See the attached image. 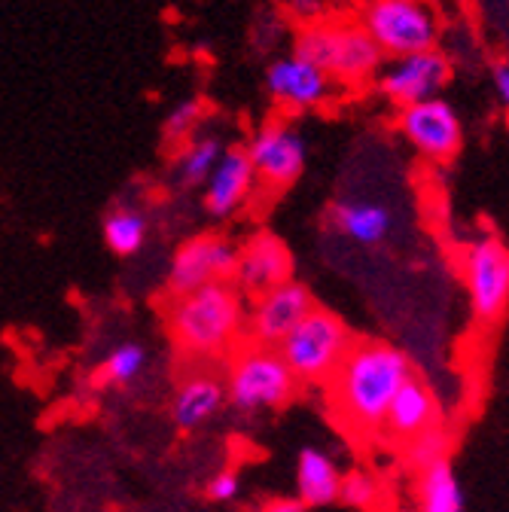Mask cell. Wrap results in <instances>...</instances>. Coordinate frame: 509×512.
I'll list each match as a JSON object with an SVG mask.
<instances>
[{
  "label": "cell",
  "instance_id": "8fae6325",
  "mask_svg": "<svg viewBox=\"0 0 509 512\" xmlns=\"http://www.w3.org/2000/svg\"><path fill=\"white\" fill-rule=\"evenodd\" d=\"M311 308H314V299L308 287L290 278L260 296H253V308L247 314V333L257 345L278 348Z\"/></svg>",
  "mask_w": 509,
  "mask_h": 512
},
{
  "label": "cell",
  "instance_id": "3957f363",
  "mask_svg": "<svg viewBox=\"0 0 509 512\" xmlns=\"http://www.w3.org/2000/svg\"><path fill=\"white\" fill-rule=\"evenodd\" d=\"M226 403H232L241 415H257L287 406L299 381L284 363L278 348L269 345H244L232 354L226 372Z\"/></svg>",
  "mask_w": 509,
  "mask_h": 512
},
{
  "label": "cell",
  "instance_id": "5bb4252c",
  "mask_svg": "<svg viewBox=\"0 0 509 512\" xmlns=\"http://www.w3.org/2000/svg\"><path fill=\"white\" fill-rule=\"evenodd\" d=\"M253 186H257V174H253V165L247 159V150L244 147H226L217 168L211 171V177L205 180V211L217 220H226L232 214H238L247 199Z\"/></svg>",
  "mask_w": 509,
  "mask_h": 512
},
{
  "label": "cell",
  "instance_id": "52a82bcc",
  "mask_svg": "<svg viewBox=\"0 0 509 512\" xmlns=\"http://www.w3.org/2000/svg\"><path fill=\"white\" fill-rule=\"evenodd\" d=\"M452 80V61L442 49H424L412 55L385 58L375 74V86L391 104L409 107L427 98H439Z\"/></svg>",
  "mask_w": 509,
  "mask_h": 512
},
{
  "label": "cell",
  "instance_id": "9a60e30c",
  "mask_svg": "<svg viewBox=\"0 0 509 512\" xmlns=\"http://www.w3.org/2000/svg\"><path fill=\"white\" fill-rule=\"evenodd\" d=\"M439 424V403H436V394L430 391V384L421 381L418 375H412L403 388L397 391L391 409H388V418H385V433L394 439V442H409L415 439L418 433L430 430Z\"/></svg>",
  "mask_w": 509,
  "mask_h": 512
},
{
  "label": "cell",
  "instance_id": "8992f818",
  "mask_svg": "<svg viewBox=\"0 0 509 512\" xmlns=\"http://www.w3.org/2000/svg\"><path fill=\"white\" fill-rule=\"evenodd\" d=\"M461 281L470 311L491 327L509 308V247L497 235H479L461 250Z\"/></svg>",
  "mask_w": 509,
  "mask_h": 512
},
{
  "label": "cell",
  "instance_id": "603a6c76",
  "mask_svg": "<svg viewBox=\"0 0 509 512\" xmlns=\"http://www.w3.org/2000/svg\"><path fill=\"white\" fill-rule=\"evenodd\" d=\"M147 363H150V354L144 345L125 342L101 360L92 381L98 384V388H129V384H135L144 375Z\"/></svg>",
  "mask_w": 509,
  "mask_h": 512
},
{
  "label": "cell",
  "instance_id": "d6986e66",
  "mask_svg": "<svg viewBox=\"0 0 509 512\" xmlns=\"http://www.w3.org/2000/svg\"><path fill=\"white\" fill-rule=\"evenodd\" d=\"M333 226L351 238L354 244H363V247H378L385 244L394 232V211L381 202H366V199H357V202H339L330 214Z\"/></svg>",
  "mask_w": 509,
  "mask_h": 512
},
{
  "label": "cell",
  "instance_id": "e0dca14e",
  "mask_svg": "<svg viewBox=\"0 0 509 512\" xmlns=\"http://www.w3.org/2000/svg\"><path fill=\"white\" fill-rule=\"evenodd\" d=\"M223 406H226V384L217 375L199 372V375H189L177 388L174 403H171V418L177 430L189 433L208 424Z\"/></svg>",
  "mask_w": 509,
  "mask_h": 512
},
{
  "label": "cell",
  "instance_id": "83f0119b",
  "mask_svg": "<svg viewBox=\"0 0 509 512\" xmlns=\"http://www.w3.org/2000/svg\"><path fill=\"white\" fill-rule=\"evenodd\" d=\"M491 83H494V95L503 104V110L509 113V61H497L491 68Z\"/></svg>",
  "mask_w": 509,
  "mask_h": 512
},
{
  "label": "cell",
  "instance_id": "ffe728a7",
  "mask_svg": "<svg viewBox=\"0 0 509 512\" xmlns=\"http://www.w3.org/2000/svg\"><path fill=\"white\" fill-rule=\"evenodd\" d=\"M415 512H464V488L452 461H439L427 470H418Z\"/></svg>",
  "mask_w": 509,
  "mask_h": 512
},
{
  "label": "cell",
  "instance_id": "ac0fdd59",
  "mask_svg": "<svg viewBox=\"0 0 509 512\" xmlns=\"http://www.w3.org/2000/svg\"><path fill=\"white\" fill-rule=\"evenodd\" d=\"M342 470L324 448H302L296 458V500L305 509L339 503Z\"/></svg>",
  "mask_w": 509,
  "mask_h": 512
},
{
  "label": "cell",
  "instance_id": "4316f807",
  "mask_svg": "<svg viewBox=\"0 0 509 512\" xmlns=\"http://www.w3.org/2000/svg\"><path fill=\"white\" fill-rule=\"evenodd\" d=\"M238 494H241V476H238V470L226 467V470H220V473L211 476L208 497L214 503H232V500H238Z\"/></svg>",
  "mask_w": 509,
  "mask_h": 512
},
{
  "label": "cell",
  "instance_id": "277c9868",
  "mask_svg": "<svg viewBox=\"0 0 509 512\" xmlns=\"http://www.w3.org/2000/svg\"><path fill=\"white\" fill-rule=\"evenodd\" d=\"M351 345L354 336L345 320L314 305L278 345V351L299 384H324L333 378Z\"/></svg>",
  "mask_w": 509,
  "mask_h": 512
},
{
  "label": "cell",
  "instance_id": "5b68a950",
  "mask_svg": "<svg viewBox=\"0 0 509 512\" xmlns=\"http://www.w3.org/2000/svg\"><path fill=\"white\" fill-rule=\"evenodd\" d=\"M357 25L385 58L424 52L439 40V19L427 0H366Z\"/></svg>",
  "mask_w": 509,
  "mask_h": 512
},
{
  "label": "cell",
  "instance_id": "7a4b0ae2",
  "mask_svg": "<svg viewBox=\"0 0 509 512\" xmlns=\"http://www.w3.org/2000/svg\"><path fill=\"white\" fill-rule=\"evenodd\" d=\"M171 342L189 357H220L244 333V302L232 281L180 293L168 305Z\"/></svg>",
  "mask_w": 509,
  "mask_h": 512
},
{
  "label": "cell",
  "instance_id": "44dd1931",
  "mask_svg": "<svg viewBox=\"0 0 509 512\" xmlns=\"http://www.w3.org/2000/svg\"><path fill=\"white\" fill-rule=\"evenodd\" d=\"M223 150H226V144H223L217 135H199V138L183 141V147L177 150L174 165H171L174 183L183 186V189L205 186V180H208L211 171L217 168Z\"/></svg>",
  "mask_w": 509,
  "mask_h": 512
},
{
  "label": "cell",
  "instance_id": "4fadbf2b",
  "mask_svg": "<svg viewBox=\"0 0 509 512\" xmlns=\"http://www.w3.org/2000/svg\"><path fill=\"white\" fill-rule=\"evenodd\" d=\"M293 256L287 244L272 232H257L238 247V269L232 284L250 296H260L284 281H290Z\"/></svg>",
  "mask_w": 509,
  "mask_h": 512
},
{
  "label": "cell",
  "instance_id": "484cf974",
  "mask_svg": "<svg viewBox=\"0 0 509 512\" xmlns=\"http://www.w3.org/2000/svg\"><path fill=\"white\" fill-rule=\"evenodd\" d=\"M378 497H381V485H378V479L372 476V473H363V470H357V473H348V476H342V491H339V500L345 503V506H351V509H372L375 503H378Z\"/></svg>",
  "mask_w": 509,
  "mask_h": 512
},
{
  "label": "cell",
  "instance_id": "9c48e42d",
  "mask_svg": "<svg viewBox=\"0 0 509 512\" xmlns=\"http://www.w3.org/2000/svg\"><path fill=\"white\" fill-rule=\"evenodd\" d=\"M238 269V244L229 241L226 235H196L186 238L168 266V290L171 296L193 293L208 284H223L232 281Z\"/></svg>",
  "mask_w": 509,
  "mask_h": 512
},
{
  "label": "cell",
  "instance_id": "d4e9b609",
  "mask_svg": "<svg viewBox=\"0 0 509 512\" xmlns=\"http://www.w3.org/2000/svg\"><path fill=\"white\" fill-rule=\"evenodd\" d=\"M202 116H205V101H202V98H186V101L174 104V107L168 110L165 122H162V135H165V141H171V144L189 141V138H193L196 128H199Z\"/></svg>",
  "mask_w": 509,
  "mask_h": 512
},
{
  "label": "cell",
  "instance_id": "cb8c5ba5",
  "mask_svg": "<svg viewBox=\"0 0 509 512\" xmlns=\"http://www.w3.org/2000/svg\"><path fill=\"white\" fill-rule=\"evenodd\" d=\"M449 448H452L449 433L436 424V427H430V430H424L406 442V461L412 470H427L439 461H449Z\"/></svg>",
  "mask_w": 509,
  "mask_h": 512
},
{
  "label": "cell",
  "instance_id": "30bf717a",
  "mask_svg": "<svg viewBox=\"0 0 509 512\" xmlns=\"http://www.w3.org/2000/svg\"><path fill=\"white\" fill-rule=\"evenodd\" d=\"M397 128L406 138V144L430 162H449L452 156H458L464 144L461 116L445 98H427L400 107Z\"/></svg>",
  "mask_w": 509,
  "mask_h": 512
},
{
  "label": "cell",
  "instance_id": "f1b7e54d",
  "mask_svg": "<svg viewBox=\"0 0 509 512\" xmlns=\"http://www.w3.org/2000/svg\"><path fill=\"white\" fill-rule=\"evenodd\" d=\"M290 13L296 19H302L305 25L308 22H317L324 13V0H290Z\"/></svg>",
  "mask_w": 509,
  "mask_h": 512
},
{
  "label": "cell",
  "instance_id": "2e32d148",
  "mask_svg": "<svg viewBox=\"0 0 509 512\" xmlns=\"http://www.w3.org/2000/svg\"><path fill=\"white\" fill-rule=\"evenodd\" d=\"M381 64H385V52L372 43V37L357 22H339V40H336L330 77L348 86H360L378 74Z\"/></svg>",
  "mask_w": 509,
  "mask_h": 512
},
{
  "label": "cell",
  "instance_id": "7c38bea8",
  "mask_svg": "<svg viewBox=\"0 0 509 512\" xmlns=\"http://www.w3.org/2000/svg\"><path fill=\"white\" fill-rule=\"evenodd\" d=\"M333 83L336 80L327 71H321L317 64L302 61L293 52L275 58L266 68V89L272 101L293 113L324 107L333 98Z\"/></svg>",
  "mask_w": 509,
  "mask_h": 512
},
{
  "label": "cell",
  "instance_id": "6da1fadb",
  "mask_svg": "<svg viewBox=\"0 0 509 512\" xmlns=\"http://www.w3.org/2000/svg\"><path fill=\"white\" fill-rule=\"evenodd\" d=\"M412 375V360L397 345L385 339H354L327 381L339 421L360 436L381 433L397 391Z\"/></svg>",
  "mask_w": 509,
  "mask_h": 512
},
{
  "label": "cell",
  "instance_id": "7402d4cb",
  "mask_svg": "<svg viewBox=\"0 0 509 512\" xmlns=\"http://www.w3.org/2000/svg\"><path fill=\"white\" fill-rule=\"evenodd\" d=\"M147 232H150V220L144 211L132 208V205H119L113 208L104 223H101V235H104V244L116 253V256H135L144 241H147Z\"/></svg>",
  "mask_w": 509,
  "mask_h": 512
},
{
  "label": "cell",
  "instance_id": "f546056e",
  "mask_svg": "<svg viewBox=\"0 0 509 512\" xmlns=\"http://www.w3.org/2000/svg\"><path fill=\"white\" fill-rule=\"evenodd\" d=\"M260 512H305V506L296 497H275V500L263 503Z\"/></svg>",
  "mask_w": 509,
  "mask_h": 512
},
{
  "label": "cell",
  "instance_id": "ba28073f",
  "mask_svg": "<svg viewBox=\"0 0 509 512\" xmlns=\"http://www.w3.org/2000/svg\"><path fill=\"white\" fill-rule=\"evenodd\" d=\"M244 150L253 165V174H257V183H263L272 192L290 189L302 177L305 159H308L305 138L287 119L263 122Z\"/></svg>",
  "mask_w": 509,
  "mask_h": 512
}]
</instances>
